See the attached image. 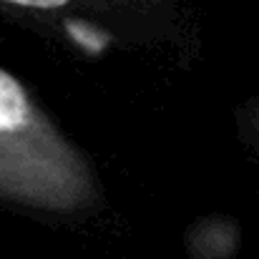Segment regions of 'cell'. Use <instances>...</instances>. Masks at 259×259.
Segmentation results:
<instances>
[{"label":"cell","instance_id":"6da1fadb","mask_svg":"<svg viewBox=\"0 0 259 259\" xmlns=\"http://www.w3.org/2000/svg\"><path fill=\"white\" fill-rule=\"evenodd\" d=\"M0 196L53 214L83 211L98 199L86 156L5 68H0Z\"/></svg>","mask_w":259,"mask_h":259},{"label":"cell","instance_id":"7a4b0ae2","mask_svg":"<svg viewBox=\"0 0 259 259\" xmlns=\"http://www.w3.org/2000/svg\"><path fill=\"white\" fill-rule=\"evenodd\" d=\"M8 5H18V8H38V10H48V8H61L71 0H0Z\"/></svg>","mask_w":259,"mask_h":259},{"label":"cell","instance_id":"3957f363","mask_svg":"<svg viewBox=\"0 0 259 259\" xmlns=\"http://www.w3.org/2000/svg\"><path fill=\"white\" fill-rule=\"evenodd\" d=\"M247 123H249V131H252V136H254V141H257V146H259V101L249 103V108H247Z\"/></svg>","mask_w":259,"mask_h":259}]
</instances>
